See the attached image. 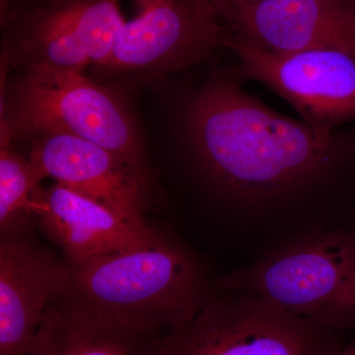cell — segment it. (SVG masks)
Here are the masks:
<instances>
[{
  "label": "cell",
  "instance_id": "obj_1",
  "mask_svg": "<svg viewBox=\"0 0 355 355\" xmlns=\"http://www.w3.org/2000/svg\"><path fill=\"white\" fill-rule=\"evenodd\" d=\"M184 120L202 171L240 202L284 197L349 157L334 132L272 111L243 90L235 76L212 78L198 89Z\"/></svg>",
  "mask_w": 355,
  "mask_h": 355
},
{
  "label": "cell",
  "instance_id": "obj_2",
  "mask_svg": "<svg viewBox=\"0 0 355 355\" xmlns=\"http://www.w3.org/2000/svg\"><path fill=\"white\" fill-rule=\"evenodd\" d=\"M65 298L114 321L163 335L191 321L214 289L205 268L177 237L69 266Z\"/></svg>",
  "mask_w": 355,
  "mask_h": 355
},
{
  "label": "cell",
  "instance_id": "obj_3",
  "mask_svg": "<svg viewBox=\"0 0 355 355\" xmlns=\"http://www.w3.org/2000/svg\"><path fill=\"white\" fill-rule=\"evenodd\" d=\"M2 77L0 139L27 144L48 135H69L118 154L149 172L139 130L127 107L83 72L21 70Z\"/></svg>",
  "mask_w": 355,
  "mask_h": 355
},
{
  "label": "cell",
  "instance_id": "obj_4",
  "mask_svg": "<svg viewBox=\"0 0 355 355\" xmlns=\"http://www.w3.org/2000/svg\"><path fill=\"white\" fill-rule=\"evenodd\" d=\"M218 288L355 333V229H326L292 240L234 270Z\"/></svg>",
  "mask_w": 355,
  "mask_h": 355
},
{
  "label": "cell",
  "instance_id": "obj_5",
  "mask_svg": "<svg viewBox=\"0 0 355 355\" xmlns=\"http://www.w3.org/2000/svg\"><path fill=\"white\" fill-rule=\"evenodd\" d=\"M347 340L265 299L217 288L189 323L159 338L153 355H335Z\"/></svg>",
  "mask_w": 355,
  "mask_h": 355
},
{
  "label": "cell",
  "instance_id": "obj_6",
  "mask_svg": "<svg viewBox=\"0 0 355 355\" xmlns=\"http://www.w3.org/2000/svg\"><path fill=\"white\" fill-rule=\"evenodd\" d=\"M121 0H21L1 15V70L84 72L108 60Z\"/></svg>",
  "mask_w": 355,
  "mask_h": 355
},
{
  "label": "cell",
  "instance_id": "obj_7",
  "mask_svg": "<svg viewBox=\"0 0 355 355\" xmlns=\"http://www.w3.org/2000/svg\"><path fill=\"white\" fill-rule=\"evenodd\" d=\"M222 44L238 60L234 76L265 84L302 121L334 132L355 120V58L338 51L272 53L224 31Z\"/></svg>",
  "mask_w": 355,
  "mask_h": 355
},
{
  "label": "cell",
  "instance_id": "obj_8",
  "mask_svg": "<svg viewBox=\"0 0 355 355\" xmlns=\"http://www.w3.org/2000/svg\"><path fill=\"white\" fill-rule=\"evenodd\" d=\"M137 14L125 21L100 69L108 73L165 74L202 62L224 30L211 0H135Z\"/></svg>",
  "mask_w": 355,
  "mask_h": 355
},
{
  "label": "cell",
  "instance_id": "obj_9",
  "mask_svg": "<svg viewBox=\"0 0 355 355\" xmlns=\"http://www.w3.org/2000/svg\"><path fill=\"white\" fill-rule=\"evenodd\" d=\"M69 263L28 235V224L0 233V355H26L46 310L64 298Z\"/></svg>",
  "mask_w": 355,
  "mask_h": 355
},
{
  "label": "cell",
  "instance_id": "obj_10",
  "mask_svg": "<svg viewBox=\"0 0 355 355\" xmlns=\"http://www.w3.org/2000/svg\"><path fill=\"white\" fill-rule=\"evenodd\" d=\"M30 157L46 177L92 198L140 226H148L149 172L118 154L69 135H48L28 142Z\"/></svg>",
  "mask_w": 355,
  "mask_h": 355
},
{
  "label": "cell",
  "instance_id": "obj_11",
  "mask_svg": "<svg viewBox=\"0 0 355 355\" xmlns=\"http://www.w3.org/2000/svg\"><path fill=\"white\" fill-rule=\"evenodd\" d=\"M223 21L272 53L329 50L355 58V0H266Z\"/></svg>",
  "mask_w": 355,
  "mask_h": 355
},
{
  "label": "cell",
  "instance_id": "obj_12",
  "mask_svg": "<svg viewBox=\"0 0 355 355\" xmlns=\"http://www.w3.org/2000/svg\"><path fill=\"white\" fill-rule=\"evenodd\" d=\"M44 234L62 248L69 266L155 244L164 231L132 223L60 183L41 189L30 205Z\"/></svg>",
  "mask_w": 355,
  "mask_h": 355
},
{
  "label": "cell",
  "instance_id": "obj_13",
  "mask_svg": "<svg viewBox=\"0 0 355 355\" xmlns=\"http://www.w3.org/2000/svg\"><path fill=\"white\" fill-rule=\"evenodd\" d=\"M161 336L64 297L46 310L26 355H153Z\"/></svg>",
  "mask_w": 355,
  "mask_h": 355
},
{
  "label": "cell",
  "instance_id": "obj_14",
  "mask_svg": "<svg viewBox=\"0 0 355 355\" xmlns=\"http://www.w3.org/2000/svg\"><path fill=\"white\" fill-rule=\"evenodd\" d=\"M46 178L29 154L0 139V233L28 224L30 205Z\"/></svg>",
  "mask_w": 355,
  "mask_h": 355
},
{
  "label": "cell",
  "instance_id": "obj_15",
  "mask_svg": "<svg viewBox=\"0 0 355 355\" xmlns=\"http://www.w3.org/2000/svg\"><path fill=\"white\" fill-rule=\"evenodd\" d=\"M211 1L216 6L221 20H224L245 7L254 6L266 0H211Z\"/></svg>",
  "mask_w": 355,
  "mask_h": 355
},
{
  "label": "cell",
  "instance_id": "obj_16",
  "mask_svg": "<svg viewBox=\"0 0 355 355\" xmlns=\"http://www.w3.org/2000/svg\"><path fill=\"white\" fill-rule=\"evenodd\" d=\"M335 355H355V334L354 338L347 340V343Z\"/></svg>",
  "mask_w": 355,
  "mask_h": 355
},
{
  "label": "cell",
  "instance_id": "obj_17",
  "mask_svg": "<svg viewBox=\"0 0 355 355\" xmlns=\"http://www.w3.org/2000/svg\"><path fill=\"white\" fill-rule=\"evenodd\" d=\"M11 0H0V14L3 13L6 10Z\"/></svg>",
  "mask_w": 355,
  "mask_h": 355
}]
</instances>
